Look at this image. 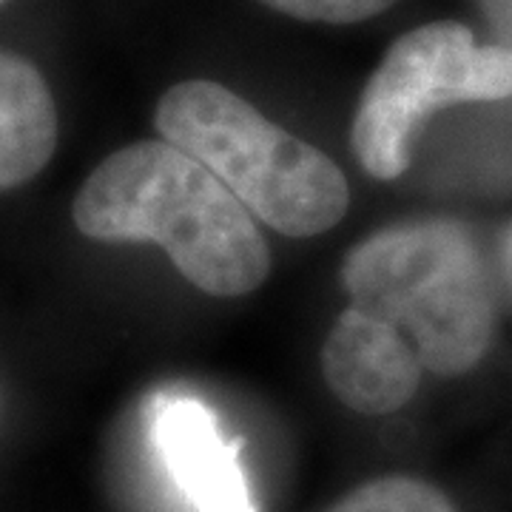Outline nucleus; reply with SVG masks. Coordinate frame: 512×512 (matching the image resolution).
I'll list each match as a JSON object with an SVG mask.
<instances>
[{
	"mask_svg": "<svg viewBox=\"0 0 512 512\" xmlns=\"http://www.w3.org/2000/svg\"><path fill=\"white\" fill-rule=\"evenodd\" d=\"M495 43L512 52V0H478Z\"/></svg>",
	"mask_w": 512,
	"mask_h": 512,
	"instance_id": "9d476101",
	"label": "nucleus"
},
{
	"mask_svg": "<svg viewBox=\"0 0 512 512\" xmlns=\"http://www.w3.org/2000/svg\"><path fill=\"white\" fill-rule=\"evenodd\" d=\"M57 148V106L26 57L0 52V191L37 177Z\"/></svg>",
	"mask_w": 512,
	"mask_h": 512,
	"instance_id": "0eeeda50",
	"label": "nucleus"
},
{
	"mask_svg": "<svg viewBox=\"0 0 512 512\" xmlns=\"http://www.w3.org/2000/svg\"><path fill=\"white\" fill-rule=\"evenodd\" d=\"M342 285L353 308L393 325L439 376L473 370L490 350L493 279L461 222L413 220L370 234L345 256Z\"/></svg>",
	"mask_w": 512,
	"mask_h": 512,
	"instance_id": "f03ea898",
	"label": "nucleus"
},
{
	"mask_svg": "<svg viewBox=\"0 0 512 512\" xmlns=\"http://www.w3.org/2000/svg\"><path fill=\"white\" fill-rule=\"evenodd\" d=\"M325 512H456L439 487L413 476H382L359 484Z\"/></svg>",
	"mask_w": 512,
	"mask_h": 512,
	"instance_id": "6e6552de",
	"label": "nucleus"
},
{
	"mask_svg": "<svg viewBox=\"0 0 512 512\" xmlns=\"http://www.w3.org/2000/svg\"><path fill=\"white\" fill-rule=\"evenodd\" d=\"M512 97V52L487 43L456 20H436L402 35L370 74L359 97L350 146L376 180H396L433 111L456 103Z\"/></svg>",
	"mask_w": 512,
	"mask_h": 512,
	"instance_id": "20e7f679",
	"label": "nucleus"
},
{
	"mask_svg": "<svg viewBox=\"0 0 512 512\" xmlns=\"http://www.w3.org/2000/svg\"><path fill=\"white\" fill-rule=\"evenodd\" d=\"M154 126L285 237H319L348 214L350 188L339 165L222 83L171 86L157 103Z\"/></svg>",
	"mask_w": 512,
	"mask_h": 512,
	"instance_id": "7ed1b4c3",
	"label": "nucleus"
},
{
	"mask_svg": "<svg viewBox=\"0 0 512 512\" xmlns=\"http://www.w3.org/2000/svg\"><path fill=\"white\" fill-rule=\"evenodd\" d=\"M3 3H6V0H0V6H3Z\"/></svg>",
	"mask_w": 512,
	"mask_h": 512,
	"instance_id": "f8f14e48",
	"label": "nucleus"
},
{
	"mask_svg": "<svg viewBox=\"0 0 512 512\" xmlns=\"http://www.w3.org/2000/svg\"><path fill=\"white\" fill-rule=\"evenodd\" d=\"M421 362L393 325L350 305L322 345V376L339 402L362 416H387L416 396Z\"/></svg>",
	"mask_w": 512,
	"mask_h": 512,
	"instance_id": "423d86ee",
	"label": "nucleus"
},
{
	"mask_svg": "<svg viewBox=\"0 0 512 512\" xmlns=\"http://www.w3.org/2000/svg\"><path fill=\"white\" fill-rule=\"evenodd\" d=\"M259 3L288 18L348 26L382 15L396 0H259Z\"/></svg>",
	"mask_w": 512,
	"mask_h": 512,
	"instance_id": "1a4fd4ad",
	"label": "nucleus"
},
{
	"mask_svg": "<svg viewBox=\"0 0 512 512\" xmlns=\"http://www.w3.org/2000/svg\"><path fill=\"white\" fill-rule=\"evenodd\" d=\"M151 441L165 473L194 512H256L237 444L214 413L188 396H160L148 410Z\"/></svg>",
	"mask_w": 512,
	"mask_h": 512,
	"instance_id": "39448f33",
	"label": "nucleus"
},
{
	"mask_svg": "<svg viewBox=\"0 0 512 512\" xmlns=\"http://www.w3.org/2000/svg\"><path fill=\"white\" fill-rule=\"evenodd\" d=\"M504 276H507L512 291V228L507 231V237H504Z\"/></svg>",
	"mask_w": 512,
	"mask_h": 512,
	"instance_id": "9b49d317",
	"label": "nucleus"
},
{
	"mask_svg": "<svg viewBox=\"0 0 512 512\" xmlns=\"http://www.w3.org/2000/svg\"><path fill=\"white\" fill-rule=\"evenodd\" d=\"M72 217L92 239L157 242L177 271L211 296L256 291L271 271V251L245 205L165 140L106 157L77 191Z\"/></svg>",
	"mask_w": 512,
	"mask_h": 512,
	"instance_id": "f257e3e1",
	"label": "nucleus"
}]
</instances>
